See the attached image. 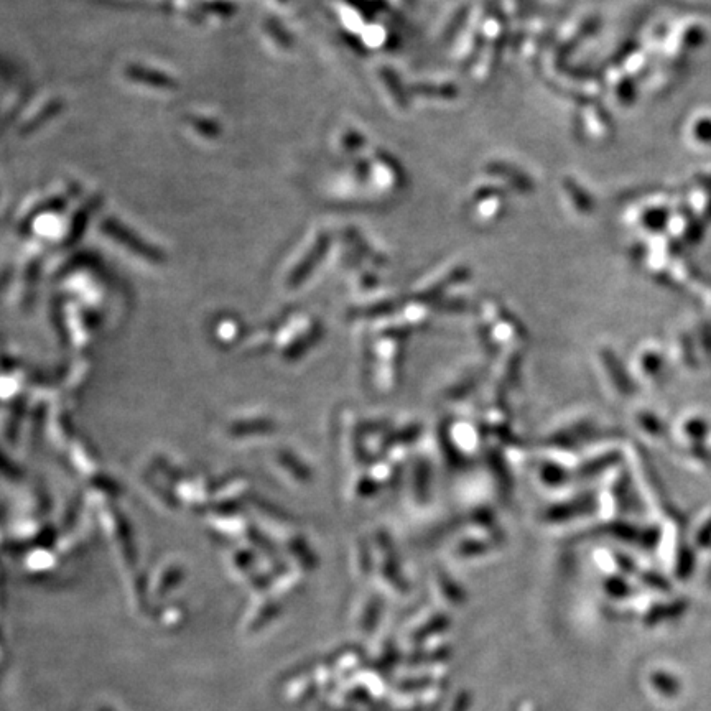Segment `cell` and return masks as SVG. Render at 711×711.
<instances>
[{
  "label": "cell",
  "mask_w": 711,
  "mask_h": 711,
  "mask_svg": "<svg viewBox=\"0 0 711 711\" xmlns=\"http://www.w3.org/2000/svg\"><path fill=\"white\" fill-rule=\"evenodd\" d=\"M697 137L700 140H705V142H710V140H711V122L710 121L700 122V124H698Z\"/></svg>",
  "instance_id": "cell-1"
}]
</instances>
